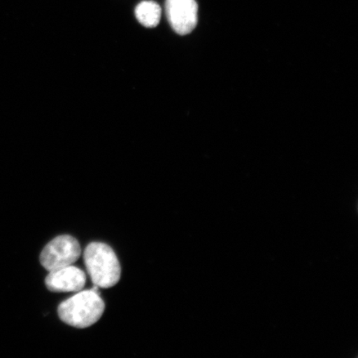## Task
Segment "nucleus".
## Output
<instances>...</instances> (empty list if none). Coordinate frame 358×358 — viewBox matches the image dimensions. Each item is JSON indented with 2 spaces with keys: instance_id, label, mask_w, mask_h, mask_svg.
I'll list each match as a JSON object with an SVG mask.
<instances>
[{
  "instance_id": "obj_1",
  "label": "nucleus",
  "mask_w": 358,
  "mask_h": 358,
  "mask_svg": "<svg viewBox=\"0 0 358 358\" xmlns=\"http://www.w3.org/2000/svg\"><path fill=\"white\" fill-rule=\"evenodd\" d=\"M105 311V303L92 289L82 291L58 306V315L65 324L86 329L99 321Z\"/></svg>"
},
{
  "instance_id": "obj_2",
  "label": "nucleus",
  "mask_w": 358,
  "mask_h": 358,
  "mask_svg": "<svg viewBox=\"0 0 358 358\" xmlns=\"http://www.w3.org/2000/svg\"><path fill=\"white\" fill-rule=\"evenodd\" d=\"M83 258L94 285L108 289L118 283L122 268L110 245L101 243L89 244L85 250Z\"/></svg>"
},
{
  "instance_id": "obj_3",
  "label": "nucleus",
  "mask_w": 358,
  "mask_h": 358,
  "mask_svg": "<svg viewBox=\"0 0 358 358\" xmlns=\"http://www.w3.org/2000/svg\"><path fill=\"white\" fill-rule=\"evenodd\" d=\"M82 253L77 239L69 235L56 237L45 246L40 262L48 271L70 266L78 261Z\"/></svg>"
},
{
  "instance_id": "obj_4",
  "label": "nucleus",
  "mask_w": 358,
  "mask_h": 358,
  "mask_svg": "<svg viewBox=\"0 0 358 358\" xmlns=\"http://www.w3.org/2000/svg\"><path fill=\"white\" fill-rule=\"evenodd\" d=\"M165 10L170 25L180 35L189 34L198 24V4L195 0H166Z\"/></svg>"
},
{
  "instance_id": "obj_5",
  "label": "nucleus",
  "mask_w": 358,
  "mask_h": 358,
  "mask_svg": "<svg viewBox=\"0 0 358 358\" xmlns=\"http://www.w3.org/2000/svg\"><path fill=\"white\" fill-rule=\"evenodd\" d=\"M84 271L73 266L50 271L45 280L47 288L52 292H79L86 285Z\"/></svg>"
},
{
  "instance_id": "obj_6",
  "label": "nucleus",
  "mask_w": 358,
  "mask_h": 358,
  "mask_svg": "<svg viewBox=\"0 0 358 358\" xmlns=\"http://www.w3.org/2000/svg\"><path fill=\"white\" fill-rule=\"evenodd\" d=\"M136 17L138 22L146 28H155L159 24L161 8L154 1H143L136 8Z\"/></svg>"
}]
</instances>
